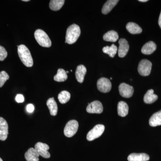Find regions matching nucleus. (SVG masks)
Here are the masks:
<instances>
[{"label":"nucleus","instance_id":"nucleus-1","mask_svg":"<svg viewBox=\"0 0 161 161\" xmlns=\"http://www.w3.org/2000/svg\"><path fill=\"white\" fill-rule=\"evenodd\" d=\"M18 53L23 64L27 67H31L33 65V60L30 51L25 45L21 44L18 46Z\"/></svg>","mask_w":161,"mask_h":161},{"label":"nucleus","instance_id":"nucleus-2","mask_svg":"<svg viewBox=\"0 0 161 161\" xmlns=\"http://www.w3.org/2000/svg\"><path fill=\"white\" fill-rule=\"evenodd\" d=\"M80 34V27L77 24H72L67 29L65 43L69 44L75 43L78 40Z\"/></svg>","mask_w":161,"mask_h":161},{"label":"nucleus","instance_id":"nucleus-3","mask_svg":"<svg viewBox=\"0 0 161 161\" xmlns=\"http://www.w3.org/2000/svg\"><path fill=\"white\" fill-rule=\"evenodd\" d=\"M34 35L35 39L40 46L45 47L51 46V41L45 31L42 30L38 29L35 31Z\"/></svg>","mask_w":161,"mask_h":161},{"label":"nucleus","instance_id":"nucleus-4","mask_svg":"<svg viewBox=\"0 0 161 161\" xmlns=\"http://www.w3.org/2000/svg\"><path fill=\"white\" fill-rule=\"evenodd\" d=\"M79 124L76 120H71L67 123L64 130V135L68 137L74 136L78 131Z\"/></svg>","mask_w":161,"mask_h":161},{"label":"nucleus","instance_id":"nucleus-5","mask_svg":"<svg viewBox=\"0 0 161 161\" xmlns=\"http://www.w3.org/2000/svg\"><path fill=\"white\" fill-rule=\"evenodd\" d=\"M152 63L150 60L143 59L139 62L138 71L140 75L143 76H147L150 75L152 69Z\"/></svg>","mask_w":161,"mask_h":161},{"label":"nucleus","instance_id":"nucleus-6","mask_svg":"<svg viewBox=\"0 0 161 161\" xmlns=\"http://www.w3.org/2000/svg\"><path fill=\"white\" fill-rule=\"evenodd\" d=\"M104 130L105 126L103 125H96L88 133L86 136L87 140L89 141H92L100 137L103 133Z\"/></svg>","mask_w":161,"mask_h":161},{"label":"nucleus","instance_id":"nucleus-7","mask_svg":"<svg viewBox=\"0 0 161 161\" xmlns=\"http://www.w3.org/2000/svg\"><path fill=\"white\" fill-rule=\"evenodd\" d=\"M97 86L98 89L103 93H108L112 89L111 81L109 79L105 78H102L98 79Z\"/></svg>","mask_w":161,"mask_h":161},{"label":"nucleus","instance_id":"nucleus-8","mask_svg":"<svg viewBox=\"0 0 161 161\" xmlns=\"http://www.w3.org/2000/svg\"><path fill=\"white\" fill-rule=\"evenodd\" d=\"M35 149L42 157L45 158H50V154L48 151V150H49V147L47 144L39 142L35 145Z\"/></svg>","mask_w":161,"mask_h":161},{"label":"nucleus","instance_id":"nucleus-9","mask_svg":"<svg viewBox=\"0 0 161 161\" xmlns=\"http://www.w3.org/2000/svg\"><path fill=\"white\" fill-rule=\"evenodd\" d=\"M119 90L121 96L126 98L132 97L134 92L133 87L125 83H122L119 85Z\"/></svg>","mask_w":161,"mask_h":161},{"label":"nucleus","instance_id":"nucleus-10","mask_svg":"<svg viewBox=\"0 0 161 161\" xmlns=\"http://www.w3.org/2000/svg\"><path fill=\"white\" fill-rule=\"evenodd\" d=\"M86 111L88 113L100 114L103 112V106L100 102L95 101L88 103L86 108Z\"/></svg>","mask_w":161,"mask_h":161},{"label":"nucleus","instance_id":"nucleus-11","mask_svg":"<svg viewBox=\"0 0 161 161\" xmlns=\"http://www.w3.org/2000/svg\"><path fill=\"white\" fill-rule=\"evenodd\" d=\"M119 47L118 48V55L120 58H124L126 56L130 49L129 43L125 39H120L119 41Z\"/></svg>","mask_w":161,"mask_h":161},{"label":"nucleus","instance_id":"nucleus-12","mask_svg":"<svg viewBox=\"0 0 161 161\" xmlns=\"http://www.w3.org/2000/svg\"><path fill=\"white\" fill-rule=\"evenodd\" d=\"M8 135V123L4 118L0 117V140H6Z\"/></svg>","mask_w":161,"mask_h":161},{"label":"nucleus","instance_id":"nucleus-13","mask_svg":"<svg viewBox=\"0 0 161 161\" xmlns=\"http://www.w3.org/2000/svg\"><path fill=\"white\" fill-rule=\"evenodd\" d=\"M86 69L84 65H79L77 67L75 72L76 79L79 83H82L84 80L85 76L86 75Z\"/></svg>","mask_w":161,"mask_h":161},{"label":"nucleus","instance_id":"nucleus-14","mask_svg":"<svg viewBox=\"0 0 161 161\" xmlns=\"http://www.w3.org/2000/svg\"><path fill=\"white\" fill-rule=\"evenodd\" d=\"M150 160V156L145 153H132L128 156L129 161H148Z\"/></svg>","mask_w":161,"mask_h":161},{"label":"nucleus","instance_id":"nucleus-15","mask_svg":"<svg viewBox=\"0 0 161 161\" xmlns=\"http://www.w3.org/2000/svg\"><path fill=\"white\" fill-rule=\"evenodd\" d=\"M40 154L33 148L28 149L25 154V158L27 161H39Z\"/></svg>","mask_w":161,"mask_h":161},{"label":"nucleus","instance_id":"nucleus-16","mask_svg":"<svg viewBox=\"0 0 161 161\" xmlns=\"http://www.w3.org/2000/svg\"><path fill=\"white\" fill-rule=\"evenodd\" d=\"M157 48L156 44L153 41L146 43L142 47V52L145 55H150L153 53Z\"/></svg>","mask_w":161,"mask_h":161},{"label":"nucleus","instance_id":"nucleus-17","mask_svg":"<svg viewBox=\"0 0 161 161\" xmlns=\"http://www.w3.org/2000/svg\"><path fill=\"white\" fill-rule=\"evenodd\" d=\"M47 105L48 107L51 115L56 116L58 114V107L53 97L49 98L47 100Z\"/></svg>","mask_w":161,"mask_h":161},{"label":"nucleus","instance_id":"nucleus-18","mask_svg":"<svg viewBox=\"0 0 161 161\" xmlns=\"http://www.w3.org/2000/svg\"><path fill=\"white\" fill-rule=\"evenodd\" d=\"M149 124L152 127H156L161 125V110L154 113L150 117Z\"/></svg>","mask_w":161,"mask_h":161},{"label":"nucleus","instance_id":"nucleus-19","mask_svg":"<svg viewBox=\"0 0 161 161\" xmlns=\"http://www.w3.org/2000/svg\"><path fill=\"white\" fill-rule=\"evenodd\" d=\"M119 1L118 0H109L105 3L102 9V12L104 14H108L114 8Z\"/></svg>","mask_w":161,"mask_h":161},{"label":"nucleus","instance_id":"nucleus-20","mask_svg":"<svg viewBox=\"0 0 161 161\" xmlns=\"http://www.w3.org/2000/svg\"><path fill=\"white\" fill-rule=\"evenodd\" d=\"M153 90H148L144 97V101L146 103L151 104L153 103L157 100L158 96L154 94Z\"/></svg>","mask_w":161,"mask_h":161},{"label":"nucleus","instance_id":"nucleus-21","mask_svg":"<svg viewBox=\"0 0 161 161\" xmlns=\"http://www.w3.org/2000/svg\"><path fill=\"white\" fill-rule=\"evenodd\" d=\"M118 114L121 117H125L129 113V106L124 101H120L117 106Z\"/></svg>","mask_w":161,"mask_h":161},{"label":"nucleus","instance_id":"nucleus-22","mask_svg":"<svg viewBox=\"0 0 161 161\" xmlns=\"http://www.w3.org/2000/svg\"><path fill=\"white\" fill-rule=\"evenodd\" d=\"M126 28L127 31L132 34H138L142 31V30L140 26L136 23L132 22L128 23L126 26Z\"/></svg>","mask_w":161,"mask_h":161},{"label":"nucleus","instance_id":"nucleus-23","mask_svg":"<svg viewBox=\"0 0 161 161\" xmlns=\"http://www.w3.org/2000/svg\"><path fill=\"white\" fill-rule=\"evenodd\" d=\"M103 39L108 42H115L118 40V34L115 31H110L104 35Z\"/></svg>","mask_w":161,"mask_h":161},{"label":"nucleus","instance_id":"nucleus-24","mask_svg":"<svg viewBox=\"0 0 161 161\" xmlns=\"http://www.w3.org/2000/svg\"><path fill=\"white\" fill-rule=\"evenodd\" d=\"M67 78L66 71L62 69H58L57 75L54 77V80L58 82H63L65 81Z\"/></svg>","mask_w":161,"mask_h":161},{"label":"nucleus","instance_id":"nucleus-25","mask_svg":"<svg viewBox=\"0 0 161 161\" xmlns=\"http://www.w3.org/2000/svg\"><path fill=\"white\" fill-rule=\"evenodd\" d=\"M64 2L65 1L64 0H51L49 3V8L53 11H58L62 8Z\"/></svg>","mask_w":161,"mask_h":161},{"label":"nucleus","instance_id":"nucleus-26","mask_svg":"<svg viewBox=\"0 0 161 161\" xmlns=\"http://www.w3.org/2000/svg\"><path fill=\"white\" fill-rule=\"evenodd\" d=\"M118 51L117 47L113 44L111 46H106L103 48V51L105 53L109 55L111 58H114Z\"/></svg>","mask_w":161,"mask_h":161},{"label":"nucleus","instance_id":"nucleus-27","mask_svg":"<svg viewBox=\"0 0 161 161\" xmlns=\"http://www.w3.org/2000/svg\"><path fill=\"white\" fill-rule=\"evenodd\" d=\"M70 94L66 91H62L58 95V98L59 102L62 104L66 103L70 100Z\"/></svg>","mask_w":161,"mask_h":161},{"label":"nucleus","instance_id":"nucleus-28","mask_svg":"<svg viewBox=\"0 0 161 161\" xmlns=\"http://www.w3.org/2000/svg\"><path fill=\"white\" fill-rule=\"evenodd\" d=\"M9 76L5 71L0 72V88L4 86L6 80L9 79Z\"/></svg>","mask_w":161,"mask_h":161},{"label":"nucleus","instance_id":"nucleus-29","mask_svg":"<svg viewBox=\"0 0 161 161\" xmlns=\"http://www.w3.org/2000/svg\"><path fill=\"white\" fill-rule=\"evenodd\" d=\"M7 52L3 47L0 45V61L5 60L7 57Z\"/></svg>","mask_w":161,"mask_h":161},{"label":"nucleus","instance_id":"nucleus-30","mask_svg":"<svg viewBox=\"0 0 161 161\" xmlns=\"http://www.w3.org/2000/svg\"><path fill=\"white\" fill-rule=\"evenodd\" d=\"M15 100L18 103H22L24 101V96L21 94H18L16 96Z\"/></svg>","mask_w":161,"mask_h":161},{"label":"nucleus","instance_id":"nucleus-31","mask_svg":"<svg viewBox=\"0 0 161 161\" xmlns=\"http://www.w3.org/2000/svg\"><path fill=\"white\" fill-rule=\"evenodd\" d=\"M34 106L32 104H29L26 107V110L29 113H32L34 111Z\"/></svg>","mask_w":161,"mask_h":161},{"label":"nucleus","instance_id":"nucleus-32","mask_svg":"<svg viewBox=\"0 0 161 161\" xmlns=\"http://www.w3.org/2000/svg\"><path fill=\"white\" fill-rule=\"evenodd\" d=\"M158 24L161 28V12L160 14L159 18L158 19Z\"/></svg>","mask_w":161,"mask_h":161},{"label":"nucleus","instance_id":"nucleus-33","mask_svg":"<svg viewBox=\"0 0 161 161\" xmlns=\"http://www.w3.org/2000/svg\"><path fill=\"white\" fill-rule=\"evenodd\" d=\"M139 2H143V3H145V2H148V0H139Z\"/></svg>","mask_w":161,"mask_h":161},{"label":"nucleus","instance_id":"nucleus-34","mask_svg":"<svg viewBox=\"0 0 161 161\" xmlns=\"http://www.w3.org/2000/svg\"><path fill=\"white\" fill-rule=\"evenodd\" d=\"M23 2H29V0H23Z\"/></svg>","mask_w":161,"mask_h":161},{"label":"nucleus","instance_id":"nucleus-35","mask_svg":"<svg viewBox=\"0 0 161 161\" xmlns=\"http://www.w3.org/2000/svg\"><path fill=\"white\" fill-rule=\"evenodd\" d=\"M0 161H3V159L0 158Z\"/></svg>","mask_w":161,"mask_h":161},{"label":"nucleus","instance_id":"nucleus-36","mask_svg":"<svg viewBox=\"0 0 161 161\" xmlns=\"http://www.w3.org/2000/svg\"><path fill=\"white\" fill-rule=\"evenodd\" d=\"M66 73H69V72L68 71H66Z\"/></svg>","mask_w":161,"mask_h":161},{"label":"nucleus","instance_id":"nucleus-37","mask_svg":"<svg viewBox=\"0 0 161 161\" xmlns=\"http://www.w3.org/2000/svg\"><path fill=\"white\" fill-rule=\"evenodd\" d=\"M111 79H112V78H111Z\"/></svg>","mask_w":161,"mask_h":161}]
</instances>
